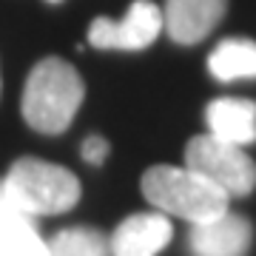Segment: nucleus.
I'll use <instances>...</instances> for the list:
<instances>
[{"instance_id":"obj_1","label":"nucleus","mask_w":256,"mask_h":256,"mask_svg":"<svg viewBox=\"0 0 256 256\" xmlns=\"http://www.w3.org/2000/svg\"><path fill=\"white\" fill-rule=\"evenodd\" d=\"M86 86L72 63L63 57H46L28 72L20 111L28 128L40 134H63L80 111Z\"/></svg>"},{"instance_id":"obj_3","label":"nucleus","mask_w":256,"mask_h":256,"mask_svg":"<svg viewBox=\"0 0 256 256\" xmlns=\"http://www.w3.org/2000/svg\"><path fill=\"white\" fill-rule=\"evenodd\" d=\"M9 200L26 216H54L80 202V180L57 162L37 156H20L3 176Z\"/></svg>"},{"instance_id":"obj_5","label":"nucleus","mask_w":256,"mask_h":256,"mask_svg":"<svg viewBox=\"0 0 256 256\" xmlns=\"http://www.w3.org/2000/svg\"><path fill=\"white\" fill-rule=\"evenodd\" d=\"M162 34V9L154 0H134L120 20L94 18L88 26V43L94 48L142 52Z\"/></svg>"},{"instance_id":"obj_13","label":"nucleus","mask_w":256,"mask_h":256,"mask_svg":"<svg viewBox=\"0 0 256 256\" xmlns=\"http://www.w3.org/2000/svg\"><path fill=\"white\" fill-rule=\"evenodd\" d=\"M80 156L88 165H102L106 156H108V142L102 137H86L80 146Z\"/></svg>"},{"instance_id":"obj_9","label":"nucleus","mask_w":256,"mask_h":256,"mask_svg":"<svg viewBox=\"0 0 256 256\" xmlns=\"http://www.w3.org/2000/svg\"><path fill=\"white\" fill-rule=\"evenodd\" d=\"M208 134L234 146L256 142V102L242 97H220L205 108Z\"/></svg>"},{"instance_id":"obj_12","label":"nucleus","mask_w":256,"mask_h":256,"mask_svg":"<svg viewBox=\"0 0 256 256\" xmlns=\"http://www.w3.org/2000/svg\"><path fill=\"white\" fill-rule=\"evenodd\" d=\"M0 256H48L46 239L37 234L32 216L0 225Z\"/></svg>"},{"instance_id":"obj_7","label":"nucleus","mask_w":256,"mask_h":256,"mask_svg":"<svg viewBox=\"0 0 256 256\" xmlns=\"http://www.w3.org/2000/svg\"><path fill=\"white\" fill-rule=\"evenodd\" d=\"M254 239V228L239 214H220L191 228L188 245L194 256H245Z\"/></svg>"},{"instance_id":"obj_8","label":"nucleus","mask_w":256,"mask_h":256,"mask_svg":"<svg viewBox=\"0 0 256 256\" xmlns=\"http://www.w3.org/2000/svg\"><path fill=\"white\" fill-rule=\"evenodd\" d=\"M171 220L168 214H131L111 234V256H156L171 242Z\"/></svg>"},{"instance_id":"obj_6","label":"nucleus","mask_w":256,"mask_h":256,"mask_svg":"<svg viewBox=\"0 0 256 256\" xmlns=\"http://www.w3.org/2000/svg\"><path fill=\"white\" fill-rule=\"evenodd\" d=\"M228 0H165L162 28L180 46H196L220 26Z\"/></svg>"},{"instance_id":"obj_2","label":"nucleus","mask_w":256,"mask_h":256,"mask_svg":"<svg viewBox=\"0 0 256 256\" xmlns=\"http://www.w3.org/2000/svg\"><path fill=\"white\" fill-rule=\"evenodd\" d=\"M140 188L156 210L180 216L191 225L225 214L230 202L205 176H200L191 168H176V165H151L140 180Z\"/></svg>"},{"instance_id":"obj_16","label":"nucleus","mask_w":256,"mask_h":256,"mask_svg":"<svg viewBox=\"0 0 256 256\" xmlns=\"http://www.w3.org/2000/svg\"><path fill=\"white\" fill-rule=\"evenodd\" d=\"M0 88H3V82H0Z\"/></svg>"},{"instance_id":"obj_14","label":"nucleus","mask_w":256,"mask_h":256,"mask_svg":"<svg viewBox=\"0 0 256 256\" xmlns=\"http://www.w3.org/2000/svg\"><path fill=\"white\" fill-rule=\"evenodd\" d=\"M18 216H26V214L18 210V205L9 200V194H6V188H3V180H0V225H3V222L18 220Z\"/></svg>"},{"instance_id":"obj_15","label":"nucleus","mask_w":256,"mask_h":256,"mask_svg":"<svg viewBox=\"0 0 256 256\" xmlns=\"http://www.w3.org/2000/svg\"><path fill=\"white\" fill-rule=\"evenodd\" d=\"M46 3H63V0H46Z\"/></svg>"},{"instance_id":"obj_10","label":"nucleus","mask_w":256,"mask_h":256,"mask_svg":"<svg viewBox=\"0 0 256 256\" xmlns=\"http://www.w3.org/2000/svg\"><path fill=\"white\" fill-rule=\"evenodd\" d=\"M208 72L220 82L256 80V40L228 37L216 43L208 54Z\"/></svg>"},{"instance_id":"obj_4","label":"nucleus","mask_w":256,"mask_h":256,"mask_svg":"<svg viewBox=\"0 0 256 256\" xmlns=\"http://www.w3.org/2000/svg\"><path fill=\"white\" fill-rule=\"evenodd\" d=\"M185 168L205 176L225 196H248L256 188V162L242 151V146L200 134L185 146Z\"/></svg>"},{"instance_id":"obj_11","label":"nucleus","mask_w":256,"mask_h":256,"mask_svg":"<svg viewBox=\"0 0 256 256\" xmlns=\"http://www.w3.org/2000/svg\"><path fill=\"white\" fill-rule=\"evenodd\" d=\"M48 245V256H108V236L97 228H63Z\"/></svg>"}]
</instances>
